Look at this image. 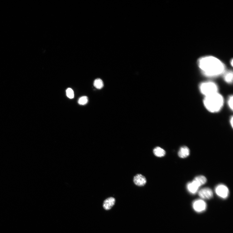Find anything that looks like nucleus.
Instances as JSON below:
<instances>
[{
  "label": "nucleus",
  "mask_w": 233,
  "mask_h": 233,
  "mask_svg": "<svg viewBox=\"0 0 233 233\" xmlns=\"http://www.w3.org/2000/svg\"><path fill=\"white\" fill-rule=\"evenodd\" d=\"M198 65L206 76L214 77L221 75L224 72L225 66L217 58L213 56H207L199 60Z\"/></svg>",
  "instance_id": "1"
},
{
  "label": "nucleus",
  "mask_w": 233,
  "mask_h": 233,
  "mask_svg": "<svg viewBox=\"0 0 233 233\" xmlns=\"http://www.w3.org/2000/svg\"><path fill=\"white\" fill-rule=\"evenodd\" d=\"M224 103L222 96L218 93L205 96L204 104L207 110L211 112H217L222 108Z\"/></svg>",
  "instance_id": "2"
},
{
  "label": "nucleus",
  "mask_w": 233,
  "mask_h": 233,
  "mask_svg": "<svg viewBox=\"0 0 233 233\" xmlns=\"http://www.w3.org/2000/svg\"><path fill=\"white\" fill-rule=\"evenodd\" d=\"M201 93L205 96L218 93V87L217 85L212 82L208 81L203 83L200 86Z\"/></svg>",
  "instance_id": "3"
},
{
  "label": "nucleus",
  "mask_w": 233,
  "mask_h": 233,
  "mask_svg": "<svg viewBox=\"0 0 233 233\" xmlns=\"http://www.w3.org/2000/svg\"><path fill=\"white\" fill-rule=\"evenodd\" d=\"M215 191L217 195L222 198L226 199L229 196V189L224 184H218L216 187Z\"/></svg>",
  "instance_id": "4"
},
{
  "label": "nucleus",
  "mask_w": 233,
  "mask_h": 233,
  "mask_svg": "<svg viewBox=\"0 0 233 233\" xmlns=\"http://www.w3.org/2000/svg\"><path fill=\"white\" fill-rule=\"evenodd\" d=\"M192 206L194 210L196 212L201 213L206 210L207 205L204 201L199 199L193 202Z\"/></svg>",
  "instance_id": "5"
},
{
  "label": "nucleus",
  "mask_w": 233,
  "mask_h": 233,
  "mask_svg": "<svg viewBox=\"0 0 233 233\" xmlns=\"http://www.w3.org/2000/svg\"><path fill=\"white\" fill-rule=\"evenodd\" d=\"M199 196L205 200H209L213 196V193L211 189L208 187L203 188L198 192Z\"/></svg>",
  "instance_id": "6"
},
{
  "label": "nucleus",
  "mask_w": 233,
  "mask_h": 233,
  "mask_svg": "<svg viewBox=\"0 0 233 233\" xmlns=\"http://www.w3.org/2000/svg\"><path fill=\"white\" fill-rule=\"evenodd\" d=\"M133 182L136 185L139 187L144 186L147 182L146 178L142 174H138L134 176Z\"/></svg>",
  "instance_id": "7"
},
{
  "label": "nucleus",
  "mask_w": 233,
  "mask_h": 233,
  "mask_svg": "<svg viewBox=\"0 0 233 233\" xmlns=\"http://www.w3.org/2000/svg\"><path fill=\"white\" fill-rule=\"evenodd\" d=\"M115 199L113 197H110L105 200L103 203V207L105 210H109L111 209L115 204Z\"/></svg>",
  "instance_id": "8"
},
{
  "label": "nucleus",
  "mask_w": 233,
  "mask_h": 233,
  "mask_svg": "<svg viewBox=\"0 0 233 233\" xmlns=\"http://www.w3.org/2000/svg\"><path fill=\"white\" fill-rule=\"evenodd\" d=\"M190 154V150L188 147L183 146L180 149L178 152V156L181 158H184L188 157Z\"/></svg>",
  "instance_id": "9"
},
{
  "label": "nucleus",
  "mask_w": 233,
  "mask_h": 233,
  "mask_svg": "<svg viewBox=\"0 0 233 233\" xmlns=\"http://www.w3.org/2000/svg\"><path fill=\"white\" fill-rule=\"evenodd\" d=\"M188 191L192 194L196 193L198 191L199 187L197 184L193 181L188 183L187 186Z\"/></svg>",
  "instance_id": "10"
},
{
  "label": "nucleus",
  "mask_w": 233,
  "mask_h": 233,
  "mask_svg": "<svg viewBox=\"0 0 233 233\" xmlns=\"http://www.w3.org/2000/svg\"><path fill=\"white\" fill-rule=\"evenodd\" d=\"M193 181L196 183L199 187H200L206 183L207 179L205 177L200 176L195 177Z\"/></svg>",
  "instance_id": "11"
},
{
  "label": "nucleus",
  "mask_w": 233,
  "mask_h": 233,
  "mask_svg": "<svg viewBox=\"0 0 233 233\" xmlns=\"http://www.w3.org/2000/svg\"><path fill=\"white\" fill-rule=\"evenodd\" d=\"M153 153L155 156L159 157H164L166 154L164 150L159 147L154 148L153 150Z\"/></svg>",
  "instance_id": "12"
},
{
  "label": "nucleus",
  "mask_w": 233,
  "mask_h": 233,
  "mask_svg": "<svg viewBox=\"0 0 233 233\" xmlns=\"http://www.w3.org/2000/svg\"><path fill=\"white\" fill-rule=\"evenodd\" d=\"M94 86L97 89H101L104 86L103 82L101 79H97L94 81Z\"/></svg>",
  "instance_id": "13"
},
{
  "label": "nucleus",
  "mask_w": 233,
  "mask_h": 233,
  "mask_svg": "<svg viewBox=\"0 0 233 233\" xmlns=\"http://www.w3.org/2000/svg\"><path fill=\"white\" fill-rule=\"evenodd\" d=\"M233 73L232 72H228L225 76V80L228 83H231L233 81Z\"/></svg>",
  "instance_id": "14"
},
{
  "label": "nucleus",
  "mask_w": 233,
  "mask_h": 233,
  "mask_svg": "<svg viewBox=\"0 0 233 233\" xmlns=\"http://www.w3.org/2000/svg\"><path fill=\"white\" fill-rule=\"evenodd\" d=\"M88 97L86 96L80 97L78 100V103L80 105H85L88 103Z\"/></svg>",
  "instance_id": "15"
},
{
  "label": "nucleus",
  "mask_w": 233,
  "mask_h": 233,
  "mask_svg": "<svg viewBox=\"0 0 233 233\" xmlns=\"http://www.w3.org/2000/svg\"><path fill=\"white\" fill-rule=\"evenodd\" d=\"M67 96L70 99L74 98V94L73 90L70 88L67 89L66 90Z\"/></svg>",
  "instance_id": "16"
},
{
  "label": "nucleus",
  "mask_w": 233,
  "mask_h": 233,
  "mask_svg": "<svg viewBox=\"0 0 233 233\" xmlns=\"http://www.w3.org/2000/svg\"><path fill=\"white\" fill-rule=\"evenodd\" d=\"M233 96H231L230 97L229 99L228 100V104L230 108L232 110L233 109Z\"/></svg>",
  "instance_id": "17"
},
{
  "label": "nucleus",
  "mask_w": 233,
  "mask_h": 233,
  "mask_svg": "<svg viewBox=\"0 0 233 233\" xmlns=\"http://www.w3.org/2000/svg\"><path fill=\"white\" fill-rule=\"evenodd\" d=\"M230 122H231V125L232 127L233 124V118L232 117H231V119Z\"/></svg>",
  "instance_id": "18"
}]
</instances>
